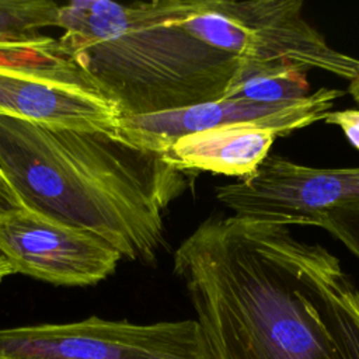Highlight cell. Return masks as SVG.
Instances as JSON below:
<instances>
[{
	"label": "cell",
	"mask_w": 359,
	"mask_h": 359,
	"mask_svg": "<svg viewBox=\"0 0 359 359\" xmlns=\"http://www.w3.org/2000/svg\"><path fill=\"white\" fill-rule=\"evenodd\" d=\"M306 77V72L286 63L244 60L223 100H241L261 105L299 101L311 94Z\"/></svg>",
	"instance_id": "9"
},
{
	"label": "cell",
	"mask_w": 359,
	"mask_h": 359,
	"mask_svg": "<svg viewBox=\"0 0 359 359\" xmlns=\"http://www.w3.org/2000/svg\"><path fill=\"white\" fill-rule=\"evenodd\" d=\"M215 191L237 216L325 231L359 229V167L318 168L269 154L255 174Z\"/></svg>",
	"instance_id": "5"
},
{
	"label": "cell",
	"mask_w": 359,
	"mask_h": 359,
	"mask_svg": "<svg viewBox=\"0 0 359 359\" xmlns=\"http://www.w3.org/2000/svg\"><path fill=\"white\" fill-rule=\"evenodd\" d=\"M11 273H14V269H13L10 261L7 259V257H6V255L1 252V250H0V282H1L6 276H8V275H11Z\"/></svg>",
	"instance_id": "14"
},
{
	"label": "cell",
	"mask_w": 359,
	"mask_h": 359,
	"mask_svg": "<svg viewBox=\"0 0 359 359\" xmlns=\"http://www.w3.org/2000/svg\"><path fill=\"white\" fill-rule=\"evenodd\" d=\"M0 359H215L196 320L137 324L97 316L0 328Z\"/></svg>",
	"instance_id": "6"
},
{
	"label": "cell",
	"mask_w": 359,
	"mask_h": 359,
	"mask_svg": "<svg viewBox=\"0 0 359 359\" xmlns=\"http://www.w3.org/2000/svg\"><path fill=\"white\" fill-rule=\"evenodd\" d=\"M57 27L60 52L122 116L223 100L244 62L224 48L217 0H74Z\"/></svg>",
	"instance_id": "3"
},
{
	"label": "cell",
	"mask_w": 359,
	"mask_h": 359,
	"mask_svg": "<svg viewBox=\"0 0 359 359\" xmlns=\"http://www.w3.org/2000/svg\"><path fill=\"white\" fill-rule=\"evenodd\" d=\"M327 233L341 241L359 259V229H330Z\"/></svg>",
	"instance_id": "13"
},
{
	"label": "cell",
	"mask_w": 359,
	"mask_h": 359,
	"mask_svg": "<svg viewBox=\"0 0 359 359\" xmlns=\"http://www.w3.org/2000/svg\"><path fill=\"white\" fill-rule=\"evenodd\" d=\"M0 171L24 208L87 230L125 259L151 262L184 171L116 135L0 115Z\"/></svg>",
	"instance_id": "2"
},
{
	"label": "cell",
	"mask_w": 359,
	"mask_h": 359,
	"mask_svg": "<svg viewBox=\"0 0 359 359\" xmlns=\"http://www.w3.org/2000/svg\"><path fill=\"white\" fill-rule=\"evenodd\" d=\"M215 359H359V287L290 227L210 217L175 250Z\"/></svg>",
	"instance_id": "1"
},
{
	"label": "cell",
	"mask_w": 359,
	"mask_h": 359,
	"mask_svg": "<svg viewBox=\"0 0 359 359\" xmlns=\"http://www.w3.org/2000/svg\"><path fill=\"white\" fill-rule=\"evenodd\" d=\"M0 250L14 273L60 286L95 285L122 259L101 237L27 208L0 217Z\"/></svg>",
	"instance_id": "7"
},
{
	"label": "cell",
	"mask_w": 359,
	"mask_h": 359,
	"mask_svg": "<svg viewBox=\"0 0 359 359\" xmlns=\"http://www.w3.org/2000/svg\"><path fill=\"white\" fill-rule=\"evenodd\" d=\"M60 4L50 0H0V45L38 39L57 27Z\"/></svg>",
	"instance_id": "10"
},
{
	"label": "cell",
	"mask_w": 359,
	"mask_h": 359,
	"mask_svg": "<svg viewBox=\"0 0 359 359\" xmlns=\"http://www.w3.org/2000/svg\"><path fill=\"white\" fill-rule=\"evenodd\" d=\"M0 115L36 123L116 135L119 108L42 35L0 45Z\"/></svg>",
	"instance_id": "4"
},
{
	"label": "cell",
	"mask_w": 359,
	"mask_h": 359,
	"mask_svg": "<svg viewBox=\"0 0 359 359\" xmlns=\"http://www.w3.org/2000/svg\"><path fill=\"white\" fill-rule=\"evenodd\" d=\"M303 100L280 105H261L241 100H217L156 114L122 116L116 136L135 147L161 154L174 142L187 135L226 123L286 116L297 109Z\"/></svg>",
	"instance_id": "8"
},
{
	"label": "cell",
	"mask_w": 359,
	"mask_h": 359,
	"mask_svg": "<svg viewBox=\"0 0 359 359\" xmlns=\"http://www.w3.org/2000/svg\"><path fill=\"white\" fill-rule=\"evenodd\" d=\"M24 205L20 201L18 195L7 181L6 175L0 171V217L15 210L22 209Z\"/></svg>",
	"instance_id": "12"
},
{
	"label": "cell",
	"mask_w": 359,
	"mask_h": 359,
	"mask_svg": "<svg viewBox=\"0 0 359 359\" xmlns=\"http://www.w3.org/2000/svg\"><path fill=\"white\" fill-rule=\"evenodd\" d=\"M324 122L338 126L348 142L359 150V109L331 111L324 118Z\"/></svg>",
	"instance_id": "11"
}]
</instances>
